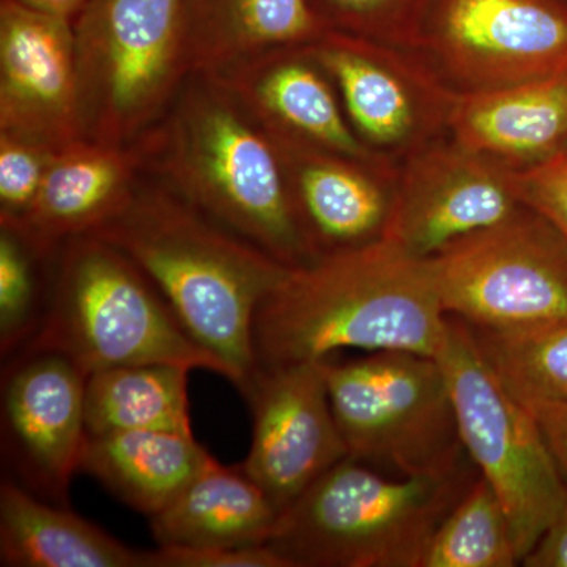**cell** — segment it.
<instances>
[{
    "label": "cell",
    "mask_w": 567,
    "mask_h": 567,
    "mask_svg": "<svg viewBox=\"0 0 567 567\" xmlns=\"http://www.w3.org/2000/svg\"><path fill=\"white\" fill-rule=\"evenodd\" d=\"M446 322L431 259L382 238L290 270L254 320L256 369L342 349L435 358Z\"/></svg>",
    "instance_id": "6da1fadb"
},
{
    "label": "cell",
    "mask_w": 567,
    "mask_h": 567,
    "mask_svg": "<svg viewBox=\"0 0 567 567\" xmlns=\"http://www.w3.org/2000/svg\"><path fill=\"white\" fill-rule=\"evenodd\" d=\"M93 235L148 276L186 333L229 368L241 393L256 371L257 311L292 267L148 174L125 208Z\"/></svg>",
    "instance_id": "7a4b0ae2"
},
{
    "label": "cell",
    "mask_w": 567,
    "mask_h": 567,
    "mask_svg": "<svg viewBox=\"0 0 567 567\" xmlns=\"http://www.w3.org/2000/svg\"><path fill=\"white\" fill-rule=\"evenodd\" d=\"M140 144L147 174L213 221L289 267L315 262L274 140L221 81L192 74Z\"/></svg>",
    "instance_id": "3957f363"
},
{
    "label": "cell",
    "mask_w": 567,
    "mask_h": 567,
    "mask_svg": "<svg viewBox=\"0 0 567 567\" xmlns=\"http://www.w3.org/2000/svg\"><path fill=\"white\" fill-rule=\"evenodd\" d=\"M39 352L62 354L85 377L117 365L171 364L234 382L229 368L186 333L148 276L93 234L70 238L52 256L43 317L18 354Z\"/></svg>",
    "instance_id": "277c9868"
},
{
    "label": "cell",
    "mask_w": 567,
    "mask_h": 567,
    "mask_svg": "<svg viewBox=\"0 0 567 567\" xmlns=\"http://www.w3.org/2000/svg\"><path fill=\"white\" fill-rule=\"evenodd\" d=\"M477 476L472 461L446 476L395 477L346 457L279 514L268 546L290 567H423Z\"/></svg>",
    "instance_id": "5b68a950"
},
{
    "label": "cell",
    "mask_w": 567,
    "mask_h": 567,
    "mask_svg": "<svg viewBox=\"0 0 567 567\" xmlns=\"http://www.w3.org/2000/svg\"><path fill=\"white\" fill-rule=\"evenodd\" d=\"M73 32L82 140L134 144L192 76L183 0H87Z\"/></svg>",
    "instance_id": "8992f818"
},
{
    "label": "cell",
    "mask_w": 567,
    "mask_h": 567,
    "mask_svg": "<svg viewBox=\"0 0 567 567\" xmlns=\"http://www.w3.org/2000/svg\"><path fill=\"white\" fill-rule=\"evenodd\" d=\"M324 375L354 461L395 477L446 476L472 461L436 358L383 350L349 363L324 360Z\"/></svg>",
    "instance_id": "52a82bcc"
},
{
    "label": "cell",
    "mask_w": 567,
    "mask_h": 567,
    "mask_svg": "<svg viewBox=\"0 0 567 567\" xmlns=\"http://www.w3.org/2000/svg\"><path fill=\"white\" fill-rule=\"evenodd\" d=\"M436 361L445 371L462 443L505 506L520 565L567 505V486L535 416L494 374L464 320L447 316Z\"/></svg>",
    "instance_id": "ba28073f"
},
{
    "label": "cell",
    "mask_w": 567,
    "mask_h": 567,
    "mask_svg": "<svg viewBox=\"0 0 567 567\" xmlns=\"http://www.w3.org/2000/svg\"><path fill=\"white\" fill-rule=\"evenodd\" d=\"M429 259L446 316L472 328L567 322L566 237L525 205Z\"/></svg>",
    "instance_id": "9c48e42d"
},
{
    "label": "cell",
    "mask_w": 567,
    "mask_h": 567,
    "mask_svg": "<svg viewBox=\"0 0 567 567\" xmlns=\"http://www.w3.org/2000/svg\"><path fill=\"white\" fill-rule=\"evenodd\" d=\"M417 51L458 93L567 71L566 0H432Z\"/></svg>",
    "instance_id": "30bf717a"
},
{
    "label": "cell",
    "mask_w": 567,
    "mask_h": 567,
    "mask_svg": "<svg viewBox=\"0 0 567 567\" xmlns=\"http://www.w3.org/2000/svg\"><path fill=\"white\" fill-rule=\"evenodd\" d=\"M306 48L371 151L410 155L447 130L458 92L415 51L334 29Z\"/></svg>",
    "instance_id": "8fae6325"
},
{
    "label": "cell",
    "mask_w": 567,
    "mask_h": 567,
    "mask_svg": "<svg viewBox=\"0 0 567 567\" xmlns=\"http://www.w3.org/2000/svg\"><path fill=\"white\" fill-rule=\"evenodd\" d=\"M241 394L252 413V442L240 466L281 514L349 457L324 361L257 368Z\"/></svg>",
    "instance_id": "7c38bea8"
},
{
    "label": "cell",
    "mask_w": 567,
    "mask_h": 567,
    "mask_svg": "<svg viewBox=\"0 0 567 567\" xmlns=\"http://www.w3.org/2000/svg\"><path fill=\"white\" fill-rule=\"evenodd\" d=\"M85 382L58 353H22L9 360L2 382V451L9 476L33 495L70 506L87 443Z\"/></svg>",
    "instance_id": "4fadbf2b"
},
{
    "label": "cell",
    "mask_w": 567,
    "mask_h": 567,
    "mask_svg": "<svg viewBox=\"0 0 567 567\" xmlns=\"http://www.w3.org/2000/svg\"><path fill=\"white\" fill-rule=\"evenodd\" d=\"M513 167L451 137L410 153L395 185L385 237L416 257L503 221L520 207Z\"/></svg>",
    "instance_id": "5bb4252c"
},
{
    "label": "cell",
    "mask_w": 567,
    "mask_h": 567,
    "mask_svg": "<svg viewBox=\"0 0 567 567\" xmlns=\"http://www.w3.org/2000/svg\"><path fill=\"white\" fill-rule=\"evenodd\" d=\"M0 132L82 140L73 22L17 0H0Z\"/></svg>",
    "instance_id": "9a60e30c"
},
{
    "label": "cell",
    "mask_w": 567,
    "mask_h": 567,
    "mask_svg": "<svg viewBox=\"0 0 567 567\" xmlns=\"http://www.w3.org/2000/svg\"><path fill=\"white\" fill-rule=\"evenodd\" d=\"M270 137L316 259L385 237L398 185L385 183L388 163L360 162L289 137Z\"/></svg>",
    "instance_id": "2e32d148"
},
{
    "label": "cell",
    "mask_w": 567,
    "mask_h": 567,
    "mask_svg": "<svg viewBox=\"0 0 567 567\" xmlns=\"http://www.w3.org/2000/svg\"><path fill=\"white\" fill-rule=\"evenodd\" d=\"M213 78L275 136L360 162L388 163L353 132L333 82L306 47L267 52Z\"/></svg>",
    "instance_id": "e0dca14e"
},
{
    "label": "cell",
    "mask_w": 567,
    "mask_h": 567,
    "mask_svg": "<svg viewBox=\"0 0 567 567\" xmlns=\"http://www.w3.org/2000/svg\"><path fill=\"white\" fill-rule=\"evenodd\" d=\"M147 175L140 141L130 145L73 142L55 153L32 207L7 229L52 257L73 237L96 233L132 199Z\"/></svg>",
    "instance_id": "ac0fdd59"
},
{
    "label": "cell",
    "mask_w": 567,
    "mask_h": 567,
    "mask_svg": "<svg viewBox=\"0 0 567 567\" xmlns=\"http://www.w3.org/2000/svg\"><path fill=\"white\" fill-rule=\"evenodd\" d=\"M447 132L513 169L561 155L567 145V71L495 91L457 93Z\"/></svg>",
    "instance_id": "d6986e66"
},
{
    "label": "cell",
    "mask_w": 567,
    "mask_h": 567,
    "mask_svg": "<svg viewBox=\"0 0 567 567\" xmlns=\"http://www.w3.org/2000/svg\"><path fill=\"white\" fill-rule=\"evenodd\" d=\"M183 18L192 74L210 76L328 31L309 0H183Z\"/></svg>",
    "instance_id": "ffe728a7"
},
{
    "label": "cell",
    "mask_w": 567,
    "mask_h": 567,
    "mask_svg": "<svg viewBox=\"0 0 567 567\" xmlns=\"http://www.w3.org/2000/svg\"><path fill=\"white\" fill-rule=\"evenodd\" d=\"M148 551L136 550L78 516L22 487L13 477L0 484V566L147 567Z\"/></svg>",
    "instance_id": "44dd1931"
},
{
    "label": "cell",
    "mask_w": 567,
    "mask_h": 567,
    "mask_svg": "<svg viewBox=\"0 0 567 567\" xmlns=\"http://www.w3.org/2000/svg\"><path fill=\"white\" fill-rule=\"evenodd\" d=\"M215 457L194 434L128 431L91 436L81 472L148 518L166 509Z\"/></svg>",
    "instance_id": "7402d4cb"
},
{
    "label": "cell",
    "mask_w": 567,
    "mask_h": 567,
    "mask_svg": "<svg viewBox=\"0 0 567 567\" xmlns=\"http://www.w3.org/2000/svg\"><path fill=\"white\" fill-rule=\"evenodd\" d=\"M278 511L240 465L213 461L166 509L151 517L158 546H265Z\"/></svg>",
    "instance_id": "603a6c76"
},
{
    "label": "cell",
    "mask_w": 567,
    "mask_h": 567,
    "mask_svg": "<svg viewBox=\"0 0 567 567\" xmlns=\"http://www.w3.org/2000/svg\"><path fill=\"white\" fill-rule=\"evenodd\" d=\"M189 369L134 364L102 369L85 382V425L91 436L128 431L193 434Z\"/></svg>",
    "instance_id": "cb8c5ba5"
},
{
    "label": "cell",
    "mask_w": 567,
    "mask_h": 567,
    "mask_svg": "<svg viewBox=\"0 0 567 567\" xmlns=\"http://www.w3.org/2000/svg\"><path fill=\"white\" fill-rule=\"evenodd\" d=\"M470 330L488 368L522 404H567V322Z\"/></svg>",
    "instance_id": "d4e9b609"
},
{
    "label": "cell",
    "mask_w": 567,
    "mask_h": 567,
    "mask_svg": "<svg viewBox=\"0 0 567 567\" xmlns=\"http://www.w3.org/2000/svg\"><path fill=\"white\" fill-rule=\"evenodd\" d=\"M520 565L505 506L477 476L436 529L423 567H514Z\"/></svg>",
    "instance_id": "484cf974"
},
{
    "label": "cell",
    "mask_w": 567,
    "mask_h": 567,
    "mask_svg": "<svg viewBox=\"0 0 567 567\" xmlns=\"http://www.w3.org/2000/svg\"><path fill=\"white\" fill-rule=\"evenodd\" d=\"M52 257L37 252L21 235L0 227V352L17 357L43 317Z\"/></svg>",
    "instance_id": "4316f807"
},
{
    "label": "cell",
    "mask_w": 567,
    "mask_h": 567,
    "mask_svg": "<svg viewBox=\"0 0 567 567\" xmlns=\"http://www.w3.org/2000/svg\"><path fill=\"white\" fill-rule=\"evenodd\" d=\"M328 29L417 51L432 0H309Z\"/></svg>",
    "instance_id": "83f0119b"
},
{
    "label": "cell",
    "mask_w": 567,
    "mask_h": 567,
    "mask_svg": "<svg viewBox=\"0 0 567 567\" xmlns=\"http://www.w3.org/2000/svg\"><path fill=\"white\" fill-rule=\"evenodd\" d=\"M59 151L47 142L0 132V226H11L29 212Z\"/></svg>",
    "instance_id": "f1b7e54d"
},
{
    "label": "cell",
    "mask_w": 567,
    "mask_h": 567,
    "mask_svg": "<svg viewBox=\"0 0 567 567\" xmlns=\"http://www.w3.org/2000/svg\"><path fill=\"white\" fill-rule=\"evenodd\" d=\"M518 200L548 219L567 240V158L558 155L527 169H514Z\"/></svg>",
    "instance_id": "f546056e"
},
{
    "label": "cell",
    "mask_w": 567,
    "mask_h": 567,
    "mask_svg": "<svg viewBox=\"0 0 567 567\" xmlns=\"http://www.w3.org/2000/svg\"><path fill=\"white\" fill-rule=\"evenodd\" d=\"M147 567H290L265 546L251 547H183L158 546L148 551Z\"/></svg>",
    "instance_id": "4dcf8cb0"
},
{
    "label": "cell",
    "mask_w": 567,
    "mask_h": 567,
    "mask_svg": "<svg viewBox=\"0 0 567 567\" xmlns=\"http://www.w3.org/2000/svg\"><path fill=\"white\" fill-rule=\"evenodd\" d=\"M525 405V404H524ZM535 416L540 434L567 486V404L525 405Z\"/></svg>",
    "instance_id": "1f68e13d"
},
{
    "label": "cell",
    "mask_w": 567,
    "mask_h": 567,
    "mask_svg": "<svg viewBox=\"0 0 567 567\" xmlns=\"http://www.w3.org/2000/svg\"><path fill=\"white\" fill-rule=\"evenodd\" d=\"M522 565L527 567H567V505L548 525Z\"/></svg>",
    "instance_id": "d6a6232c"
},
{
    "label": "cell",
    "mask_w": 567,
    "mask_h": 567,
    "mask_svg": "<svg viewBox=\"0 0 567 567\" xmlns=\"http://www.w3.org/2000/svg\"><path fill=\"white\" fill-rule=\"evenodd\" d=\"M22 6L31 7L33 10L43 11L52 17L62 18L73 22L78 14L84 9L87 0H17Z\"/></svg>",
    "instance_id": "836d02e7"
},
{
    "label": "cell",
    "mask_w": 567,
    "mask_h": 567,
    "mask_svg": "<svg viewBox=\"0 0 567 567\" xmlns=\"http://www.w3.org/2000/svg\"><path fill=\"white\" fill-rule=\"evenodd\" d=\"M561 156H565V158H567V145H566L565 151H563Z\"/></svg>",
    "instance_id": "e575fe53"
},
{
    "label": "cell",
    "mask_w": 567,
    "mask_h": 567,
    "mask_svg": "<svg viewBox=\"0 0 567 567\" xmlns=\"http://www.w3.org/2000/svg\"><path fill=\"white\" fill-rule=\"evenodd\" d=\"M566 2H567V0H566Z\"/></svg>",
    "instance_id": "d590c367"
}]
</instances>
